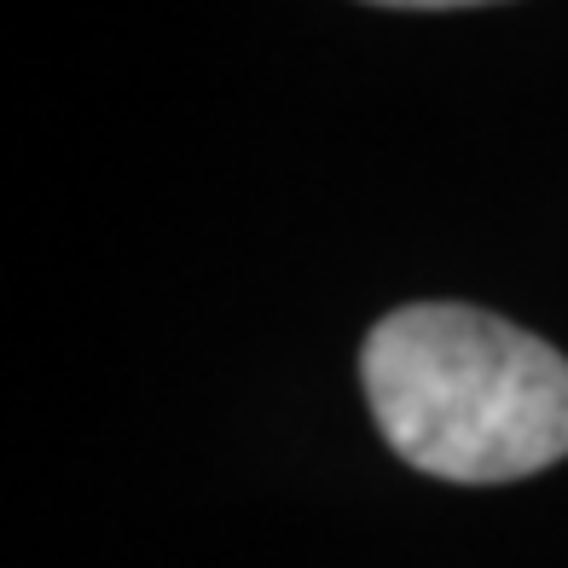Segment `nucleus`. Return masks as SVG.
<instances>
[{
	"label": "nucleus",
	"mask_w": 568,
	"mask_h": 568,
	"mask_svg": "<svg viewBox=\"0 0 568 568\" xmlns=\"http://www.w3.org/2000/svg\"><path fill=\"white\" fill-rule=\"evenodd\" d=\"M372 418L412 470L516 481L568 458V359L487 307L412 302L359 348Z\"/></svg>",
	"instance_id": "obj_1"
},
{
	"label": "nucleus",
	"mask_w": 568,
	"mask_h": 568,
	"mask_svg": "<svg viewBox=\"0 0 568 568\" xmlns=\"http://www.w3.org/2000/svg\"><path fill=\"white\" fill-rule=\"evenodd\" d=\"M372 7H395V12H458V7H494V0H372Z\"/></svg>",
	"instance_id": "obj_2"
}]
</instances>
